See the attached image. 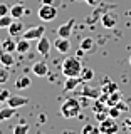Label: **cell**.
I'll return each mask as SVG.
<instances>
[{
  "mask_svg": "<svg viewBox=\"0 0 131 134\" xmlns=\"http://www.w3.org/2000/svg\"><path fill=\"white\" fill-rule=\"evenodd\" d=\"M44 34H45L44 25H35V27H30V29H27V30H24L22 37L27 39V40H39L40 37H44Z\"/></svg>",
  "mask_w": 131,
  "mask_h": 134,
  "instance_id": "5",
  "label": "cell"
},
{
  "mask_svg": "<svg viewBox=\"0 0 131 134\" xmlns=\"http://www.w3.org/2000/svg\"><path fill=\"white\" fill-rule=\"evenodd\" d=\"M30 84H32V81H30V77H27V75H22V77H19L15 81V87L19 91H22V89H27V87H30Z\"/></svg>",
  "mask_w": 131,
  "mask_h": 134,
  "instance_id": "21",
  "label": "cell"
},
{
  "mask_svg": "<svg viewBox=\"0 0 131 134\" xmlns=\"http://www.w3.org/2000/svg\"><path fill=\"white\" fill-rule=\"evenodd\" d=\"M32 72L37 75V77H45L49 74V65L45 64L44 60H39L32 65Z\"/></svg>",
  "mask_w": 131,
  "mask_h": 134,
  "instance_id": "11",
  "label": "cell"
},
{
  "mask_svg": "<svg viewBox=\"0 0 131 134\" xmlns=\"http://www.w3.org/2000/svg\"><path fill=\"white\" fill-rule=\"evenodd\" d=\"M118 91V84L116 82H113V81H109V79H106L103 84V87H101V92H104V94H111V92H114Z\"/></svg>",
  "mask_w": 131,
  "mask_h": 134,
  "instance_id": "23",
  "label": "cell"
},
{
  "mask_svg": "<svg viewBox=\"0 0 131 134\" xmlns=\"http://www.w3.org/2000/svg\"><path fill=\"white\" fill-rule=\"evenodd\" d=\"M45 119H47V117H45V114H40V116H39V121H40V122H45Z\"/></svg>",
  "mask_w": 131,
  "mask_h": 134,
  "instance_id": "37",
  "label": "cell"
},
{
  "mask_svg": "<svg viewBox=\"0 0 131 134\" xmlns=\"http://www.w3.org/2000/svg\"><path fill=\"white\" fill-rule=\"evenodd\" d=\"M74 24H76V20H74V19H71V20H67L66 24L59 25V29H57V37H64V39H69L71 34H72V27H74Z\"/></svg>",
  "mask_w": 131,
  "mask_h": 134,
  "instance_id": "6",
  "label": "cell"
},
{
  "mask_svg": "<svg viewBox=\"0 0 131 134\" xmlns=\"http://www.w3.org/2000/svg\"><path fill=\"white\" fill-rule=\"evenodd\" d=\"M8 97H10V92L7 89H2V87H0V107L3 106V102H7Z\"/></svg>",
  "mask_w": 131,
  "mask_h": 134,
  "instance_id": "31",
  "label": "cell"
},
{
  "mask_svg": "<svg viewBox=\"0 0 131 134\" xmlns=\"http://www.w3.org/2000/svg\"><path fill=\"white\" fill-rule=\"evenodd\" d=\"M116 106H118V107H119V111H121V112H126V111H128V109H129V107H128V104H126V102H124V100H123V99H121V100H119V102H118V104H116Z\"/></svg>",
  "mask_w": 131,
  "mask_h": 134,
  "instance_id": "34",
  "label": "cell"
},
{
  "mask_svg": "<svg viewBox=\"0 0 131 134\" xmlns=\"http://www.w3.org/2000/svg\"><path fill=\"white\" fill-rule=\"evenodd\" d=\"M92 45H94V39H92V37H84L81 40V49L82 50H91Z\"/></svg>",
  "mask_w": 131,
  "mask_h": 134,
  "instance_id": "25",
  "label": "cell"
},
{
  "mask_svg": "<svg viewBox=\"0 0 131 134\" xmlns=\"http://www.w3.org/2000/svg\"><path fill=\"white\" fill-rule=\"evenodd\" d=\"M8 77H10V74H8V70H7V67H0V86L2 84H5L8 81Z\"/></svg>",
  "mask_w": 131,
  "mask_h": 134,
  "instance_id": "29",
  "label": "cell"
},
{
  "mask_svg": "<svg viewBox=\"0 0 131 134\" xmlns=\"http://www.w3.org/2000/svg\"><path fill=\"white\" fill-rule=\"evenodd\" d=\"M15 64V59L12 52H5V50H0V65L3 67H12Z\"/></svg>",
  "mask_w": 131,
  "mask_h": 134,
  "instance_id": "14",
  "label": "cell"
},
{
  "mask_svg": "<svg viewBox=\"0 0 131 134\" xmlns=\"http://www.w3.org/2000/svg\"><path fill=\"white\" fill-rule=\"evenodd\" d=\"M29 102H30L29 97H24V96H10V97L7 99V106H10V107H14V109L24 107V106H27Z\"/></svg>",
  "mask_w": 131,
  "mask_h": 134,
  "instance_id": "7",
  "label": "cell"
},
{
  "mask_svg": "<svg viewBox=\"0 0 131 134\" xmlns=\"http://www.w3.org/2000/svg\"><path fill=\"white\" fill-rule=\"evenodd\" d=\"M8 12H10V7L5 5V3H0V17H2V15H7Z\"/></svg>",
  "mask_w": 131,
  "mask_h": 134,
  "instance_id": "33",
  "label": "cell"
},
{
  "mask_svg": "<svg viewBox=\"0 0 131 134\" xmlns=\"http://www.w3.org/2000/svg\"><path fill=\"white\" fill-rule=\"evenodd\" d=\"M8 35L10 37H19V35H22L24 34V24L20 22L19 19H14L12 20V24L8 25Z\"/></svg>",
  "mask_w": 131,
  "mask_h": 134,
  "instance_id": "8",
  "label": "cell"
},
{
  "mask_svg": "<svg viewBox=\"0 0 131 134\" xmlns=\"http://www.w3.org/2000/svg\"><path fill=\"white\" fill-rule=\"evenodd\" d=\"M40 2H42V3H50V5H52L54 0H40Z\"/></svg>",
  "mask_w": 131,
  "mask_h": 134,
  "instance_id": "38",
  "label": "cell"
},
{
  "mask_svg": "<svg viewBox=\"0 0 131 134\" xmlns=\"http://www.w3.org/2000/svg\"><path fill=\"white\" fill-rule=\"evenodd\" d=\"M126 129L131 131V119H126Z\"/></svg>",
  "mask_w": 131,
  "mask_h": 134,
  "instance_id": "36",
  "label": "cell"
},
{
  "mask_svg": "<svg viewBox=\"0 0 131 134\" xmlns=\"http://www.w3.org/2000/svg\"><path fill=\"white\" fill-rule=\"evenodd\" d=\"M57 17V10L54 5L50 3H42V7L39 8V19L44 20V22H50Z\"/></svg>",
  "mask_w": 131,
  "mask_h": 134,
  "instance_id": "3",
  "label": "cell"
},
{
  "mask_svg": "<svg viewBox=\"0 0 131 134\" xmlns=\"http://www.w3.org/2000/svg\"><path fill=\"white\" fill-rule=\"evenodd\" d=\"M106 117H109L108 111H101V112H96V119H98L99 122H101V121H104V119H106Z\"/></svg>",
  "mask_w": 131,
  "mask_h": 134,
  "instance_id": "32",
  "label": "cell"
},
{
  "mask_svg": "<svg viewBox=\"0 0 131 134\" xmlns=\"http://www.w3.org/2000/svg\"><path fill=\"white\" fill-rule=\"evenodd\" d=\"M54 47L57 49V52H61V54H67V52H69V49H71V42H69V39H64V37H57V40L54 42Z\"/></svg>",
  "mask_w": 131,
  "mask_h": 134,
  "instance_id": "13",
  "label": "cell"
},
{
  "mask_svg": "<svg viewBox=\"0 0 131 134\" xmlns=\"http://www.w3.org/2000/svg\"><path fill=\"white\" fill-rule=\"evenodd\" d=\"M0 50H2V39H0Z\"/></svg>",
  "mask_w": 131,
  "mask_h": 134,
  "instance_id": "39",
  "label": "cell"
},
{
  "mask_svg": "<svg viewBox=\"0 0 131 134\" xmlns=\"http://www.w3.org/2000/svg\"><path fill=\"white\" fill-rule=\"evenodd\" d=\"M101 24H103L104 29H113V27H116V24H118V17L114 14H111V12H104V14L101 15Z\"/></svg>",
  "mask_w": 131,
  "mask_h": 134,
  "instance_id": "9",
  "label": "cell"
},
{
  "mask_svg": "<svg viewBox=\"0 0 131 134\" xmlns=\"http://www.w3.org/2000/svg\"><path fill=\"white\" fill-rule=\"evenodd\" d=\"M79 84H84L81 81V77H67L66 86H64V91H74V89H77Z\"/></svg>",
  "mask_w": 131,
  "mask_h": 134,
  "instance_id": "19",
  "label": "cell"
},
{
  "mask_svg": "<svg viewBox=\"0 0 131 134\" xmlns=\"http://www.w3.org/2000/svg\"><path fill=\"white\" fill-rule=\"evenodd\" d=\"M12 15L10 14H7V15H2L0 17V30H2V29H8V25L12 24Z\"/></svg>",
  "mask_w": 131,
  "mask_h": 134,
  "instance_id": "26",
  "label": "cell"
},
{
  "mask_svg": "<svg viewBox=\"0 0 131 134\" xmlns=\"http://www.w3.org/2000/svg\"><path fill=\"white\" fill-rule=\"evenodd\" d=\"M15 112H17V109L10 107V106H7V107H0V122H2V121H8L10 117H14V116H15Z\"/></svg>",
  "mask_w": 131,
  "mask_h": 134,
  "instance_id": "17",
  "label": "cell"
},
{
  "mask_svg": "<svg viewBox=\"0 0 131 134\" xmlns=\"http://www.w3.org/2000/svg\"><path fill=\"white\" fill-rule=\"evenodd\" d=\"M82 134H98L99 132V126L96 127V126H92V124H86L82 127V131H81Z\"/></svg>",
  "mask_w": 131,
  "mask_h": 134,
  "instance_id": "28",
  "label": "cell"
},
{
  "mask_svg": "<svg viewBox=\"0 0 131 134\" xmlns=\"http://www.w3.org/2000/svg\"><path fill=\"white\" fill-rule=\"evenodd\" d=\"M121 100V92L119 89L114 91V92H111V94L108 96V100H106V104H108V107H111V106H116L118 102Z\"/></svg>",
  "mask_w": 131,
  "mask_h": 134,
  "instance_id": "24",
  "label": "cell"
},
{
  "mask_svg": "<svg viewBox=\"0 0 131 134\" xmlns=\"http://www.w3.org/2000/svg\"><path fill=\"white\" fill-rule=\"evenodd\" d=\"M108 114H109V117H113V119H118L119 114H121V111H119V107H118V106H111V107L108 109Z\"/></svg>",
  "mask_w": 131,
  "mask_h": 134,
  "instance_id": "30",
  "label": "cell"
},
{
  "mask_svg": "<svg viewBox=\"0 0 131 134\" xmlns=\"http://www.w3.org/2000/svg\"><path fill=\"white\" fill-rule=\"evenodd\" d=\"M81 81L84 82V84H87L89 81H92L94 79V70L92 69H89V67H82V70H81Z\"/></svg>",
  "mask_w": 131,
  "mask_h": 134,
  "instance_id": "22",
  "label": "cell"
},
{
  "mask_svg": "<svg viewBox=\"0 0 131 134\" xmlns=\"http://www.w3.org/2000/svg\"><path fill=\"white\" fill-rule=\"evenodd\" d=\"M79 94L82 96V97H91V99H98L101 96V89H92V87H87L84 86L82 91H79Z\"/></svg>",
  "mask_w": 131,
  "mask_h": 134,
  "instance_id": "15",
  "label": "cell"
},
{
  "mask_svg": "<svg viewBox=\"0 0 131 134\" xmlns=\"http://www.w3.org/2000/svg\"><path fill=\"white\" fill-rule=\"evenodd\" d=\"M108 8H113V5H96V10L92 12V17L86 19V24H94L96 20L104 14V12H108Z\"/></svg>",
  "mask_w": 131,
  "mask_h": 134,
  "instance_id": "12",
  "label": "cell"
},
{
  "mask_svg": "<svg viewBox=\"0 0 131 134\" xmlns=\"http://www.w3.org/2000/svg\"><path fill=\"white\" fill-rule=\"evenodd\" d=\"M99 2H101V0H86V3H87V5H92V7L99 5Z\"/></svg>",
  "mask_w": 131,
  "mask_h": 134,
  "instance_id": "35",
  "label": "cell"
},
{
  "mask_svg": "<svg viewBox=\"0 0 131 134\" xmlns=\"http://www.w3.org/2000/svg\"><path fill=\"white\" fill-rule=\"evenodd\" d=\"M29 129H30V126L27 122H20V124H17L14 127V132L15 134H25V132H29Z\"/></svg>",
  "mask_w": 131,
  "mask_h": 134,
  "instance_id": "27",
  "label": "cell"
},
{
  "mask_svg": "<svg viewBox=\"0 0 131 134\" xmlns=\"http://www.w3.org/2000/svg\"><path fill=\"white\" fill-rule=\"evenodd\" d=\"M35 49H37V52H39L42 57H47L49 52H50V40L45 39V35L40 37V39L37 40V47Z\"/></svg>",
  "mask_w": 131,
  "mask_h": 134,
  "instance_id": "10",
  "label": "cell"
},
{
  "mask_svg": "<svg viewBox=\"0 0 131 134\" xmlns=\"http://www.w3.org/2000/svg\"><path fill=\"white\" fill-rule=\"evenodd\" d=\"M129 64H131V57H129Z\"/></svg>",
  "mask_w": 131,
  "mask_h": 134,
  "instance_id": "40",
  "label": "cell"
},
{
  "mask_svg": "<svg viewBox=\"0 0 131 134\" xmlns=\"http://www.w3.org/2000/svg\"><path fill=\"white\" fill-rule=\"evenodd\" d=\"M81 70H82V64L79 60V57H67L64 59V62L61 65V72L66 77H79Z\"/></svg>",
  "mask_w": 131,
  "mask_h": 134,
  "instance_id": "1",
  "label": "cell"
},
{
  "mask_svg": "<svg viewBox=\"0 0 131 134\" xmlns=\"http://www.w3.org/2000/svg\"><path fill=\"white\" fill-rule=\"evenodd\" d=\"M118 129H119V126H118L116 119H113V117H106L104 121L99 122V132L101 134H114V132H118Z\"/></svg>",
  "mask_w": 131,
  "mask_h": 134,
  "instance_id": "4",
  "label": "cell"
},
{
  "mask_svg": "<svg viewBox=\"0 0 131 134\" xmlns=\"http://www.w3.org/2000/svg\"><path fill=\"white\" fill-rule=\"evenodd\" d=\"M2 50L5 52H17V40H14V37H8V39L2 40Z\"/></svg>",
  "mask_w": 131,
  "mask_h": 134,
  "instance_id": "16",
  "label": "cell"
},
{
  "mask_svg": "<svg viewBox=\"0 0 131 134\" xmlns=\"http://www.w3.org/2000/svg\"><path fill=\"white\" fill-rule=\"evenodd\" d=\"M25 12H27V8L24 5H20V3H17V5L10 7V12H8V14L12 15V19H20L22 15H25Z\"/></svg>",
  "mask_w": 131,
  "mask_h": 134,
  "instance_id": "18",
  "label": "cell"
},
{
  "mask_svg": "<svg viewBox=\"0 0 131 134\" xmlns=\"http://www.w3.org/2000/svg\"><path fill=\"white\" fill-rule=\"evenodd\" d=\"M29 49H30V40L24 39V37L17 40V52L19 54H27Z\"/></svg>",
  "mask_w": 131,
  "mask_h": 134,
  "instance_id": "20",
  "label": "cell"
},
{
  "mask_svg": "<svg viewBox=\"0 0 131 134\" xmlns=\"http://www.w3.org/2000/svg\"><path fill=\"white\" fill-rule=\"evenodd\" d=\"M81 109H82V104L79 102L77 99L71 97L62 102L61 106V116L66 117V119H72V117H77L81 114Z\"/></svg>",
  "mask_w": 131,
  "mask_h": 134,
  "instance_id": "2",
  "label": "cell"
}]
</instances>
